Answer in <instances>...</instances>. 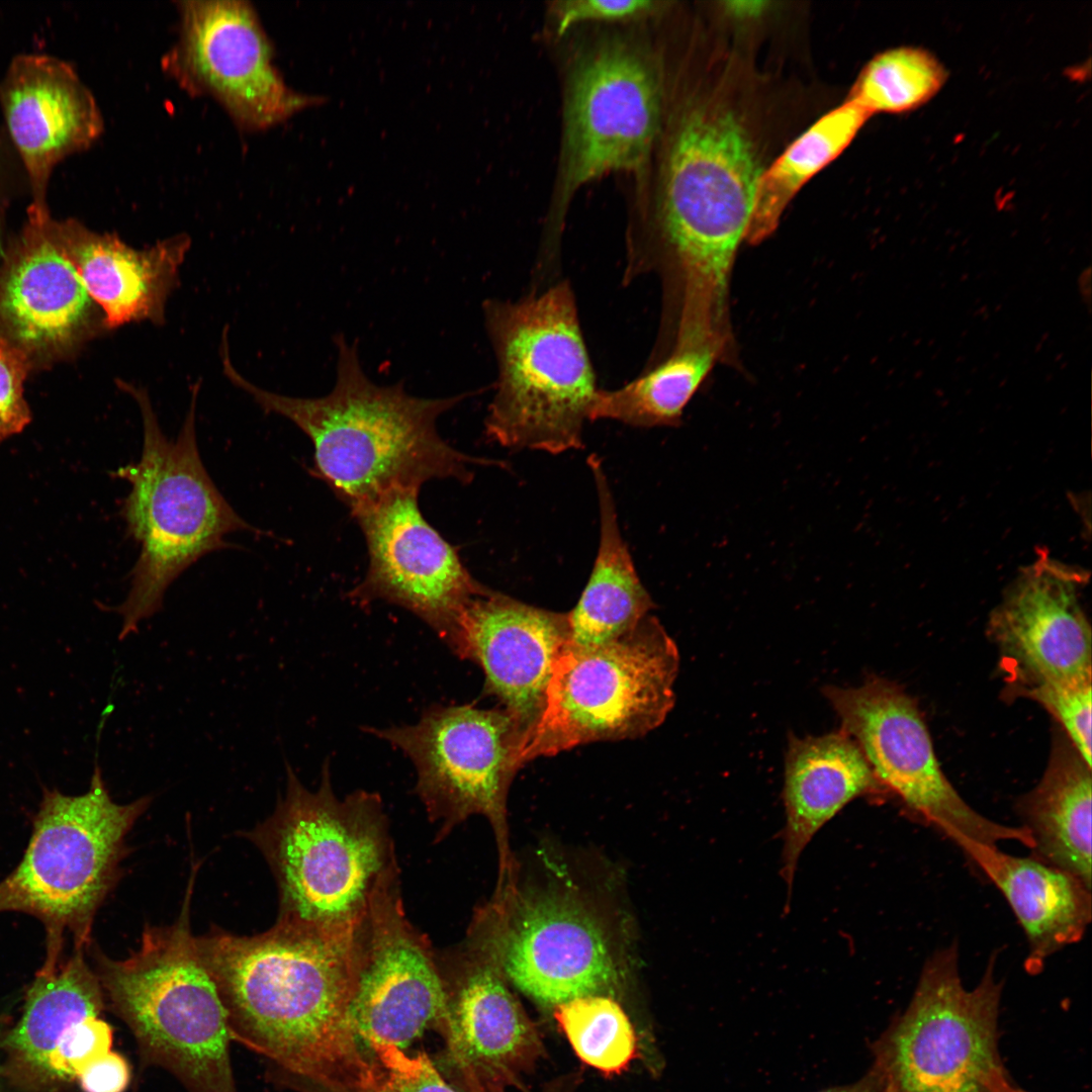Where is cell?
Returning <instances> with one entry per match:
<instances>
[{
	"label": "cell",
	"instance_id": "4316f807",
	"mask_svg": "<svg viewBox=\"0 0 1092 1092\" xmlns=\"http://www.w3.org/2000/svg\"><path fill=\"white\" fill-rule=\"evenodd\" d=\"M1017 811L1033 842L1031 855L1091 888V767L1069 740L1057 737L1041 781Z\"/></svg>",
	"mask_w": 1092,
	"mask_h": 1092
},
{
	"label": "cell",
	"instance_id": "7c38bea8",
	"mask_svg": "<svg viewBox=\"0 0 1092 1092\" xmlns=\"http://www.w3.org/2000/svg\"><path fill=\"white\" fill-rule=\"evenodd\" d=\"M613 938L579 898L555 891L518 897L504 884L477 909L465 940L493 960L509 984L553 1009L578 997H613L622 979Z\"/></svg>",
	"mask_w": 1092,
	"mask_h": 1092
},
{
	"label": "cell",
	"instance_id": "30bf717a",
	"mask_svg": "<svg viewBox=\"0 0 1092 1092\" xmlns=\"http://www.w3.org/2000/svg\"><path fill=\"white\" fill-rule=\"evenodd\" d=\"M678 663L674 641L650 614L612 642L566 646L553 665L541 715L525 738L522 764L653 730L673 707Z\"/></svg>",
	"mask_w": 1092,
	"mask_h": 1092
},
{
	"label": "cell",
	"instance_id": "484cf974",
	"mask_svg": "<svg viewBox=\"0 0 1092 1092\" xmlns=\"http://www.w3.org/2000/svg\"><path fill=\"white\" fill-rule=\"evenodd\" d=\"M596 483L600 512L597 557L581 597L567 613V646L590 648L634 630L654 608L635 569L618 524L616 505L602 460L587 459Z\"/></svg>",
	"mask_w": 1092,
	"mask_h": 1092
},
{
	"label": "cell",
	"instance_id": "d590c367",
	"mask_svg": "<svg viewBox=\"0 0 1092 1092\" xmlns=\"http://www.w3.org/2000/svg\"><path fill=\"white\" fill-rule=\"evenodd\" d=\"M32 369L26 355L0 337V443L22 432L31 421L24 383Z\"/></svg>",
	"mask_w": 1092,
	"mask_h": 1092
},
{
	"label": "cell",
	"instance_id": "ab89813d",
	"mask_svg": "<svg viewBox=\"0 0 1092 1092\" xmlns=\"http://www.w3.org/2000/svg\"><path fill=\"white\" fill-rule=\"evenodd\" d=\"M576 1085L577 1075L571 1074L552 1081L541 1092H574Z\"/></svg>",
	"mask_w": 1092,
	"mask_h": 1092
},
{
	"label": "cell",
	"instance_id": "f546056e",
	"mask_svg": "<svg viewBox=\"0 0 1092 1092\" xmlns=\"http://www.w3.org/2000/svg\"><path fill=\"white\" fill-rule=\"evenodd\" d=\"M719 362L718 354L710 349L673 350L622 387L599 389L589 421L607 419L639 428L678 427L686 405Z\"/></svg>",
	"mask_w": 1092,
	"mask_h": 1092
},
{
	"label": "cell",
	"instance_id": "4dcf8cb0",
	"mask_svg": "<svg viewBox=\"0 0 1092 1092\" xmlns=\"http://www.w3.org/2000/svg\"><path fill=\"white\" fill-rule=\"evenodd\" d=\"M946 71L930 52L915 47L890 49L861 70L846 100L875 113L912 111L933 98Z\"/></svg>",
	"mask_w": 1092,
	"mask_h": 1092
},
{
	"label": "cell",
	"instance_id": "6da1fadb",
	"mask_svg": "<svg viewBox=\"0 0 1092 1092\" xmlns=\"http://www.w3.org/2000/svg\"><path fill=\"white\" fill-rule=\"evenodd\" d=\"M354 932L278 919L254 936L196 938L233 1040L267 1058L299 1092H361L372 1077L352 1026Z\"/></svg>",
	"mask_w": 1092,
	"mask_h": 1092
},
{
	"label": "cell",
	"instance_id": "60d3db41",
	"mask_svg": "<svg viewBox=\"0 0 1092 1092\" xmlns=\"http://www.w3.org/2000/svg\"><path fill=\"white\" fill-rule=\"evenodd\" d=\"M764 2H732L728 7L735 14L751 15L761 11Z\"/></svg>",
	"mask_w": 1092,
	"mask_h": 1092
},
{
	"label": "cell",
	"instance_id": "2e32d148",
	"mask_svg": "<svg viewBox=\"0 0 1092 1092\" xmlns=\"http://www.w3.org/2000/svg\"><path fill=\"white\" fill-rule=\"evenodd\" d=\"M400 881L383 889L354 933L355 986L349 1015L368 1048L401 1050L446 1010L437 951L407 918Z\"/></svg>",
	"mask_w": 1092,
	"mask_h": 1092
},
{
	"label": "cell",
	"instance_id": "9c48e42d",
	"mask_svg": "<svg viewBox=\"0 0 1092 1092\" xmlns=\"http://www.w3.org/2000/svg\"><path fill=\"white\" fill-rule=\"evenodd\" d=\"M980 983L967 989L958 945L923 965L906 1009L874 1044L873 1068L885 1092H1012L998 1050L1002 982L992 956Z\"/></svg>",
	"mask_w": 1092,
	"mask_h": 1092
},
{
	"label": "cell",
	"instance_id": "9a60e30c",
	"mask_svg": "<svg viewBox=\"0 0 1092 1092\" xmlns=\"http://www.w3.org/2000/svg\"><path fill=\"white\" fill-rule=\"evenodd\" d=\"M178 37L164 71L192 96L213 99L245 132L266 130L309 104L274 64V49L248 1H177Z\"/></svg>",
	"mask_w": 1092,
	"mask_h": 1092
},
{
	"label": "cell",
	"instance_id": "e575fe53",
	"mask_svg": "<svg viewBox=\"0 0 1092 1092\" xmlns=\"http://www.w3.org/2000/svg\"><path fill=\"white\" fill-rule=\"evenodd\" d=\"M112 1040L111 1026L99 1016L78 1023L50 1055L46 1085L77 1079L85 1067L111 1051Z\"/></svg>",
	"mask_w": 1092,
	"mask_h": 1092
},
{
	"label": "cell",
	"instance_id": "ffe728a7",
	"mask_svg": "<svg viewBox=\"0 0 1092 1092\" xmlns=\"http://www.w3.org/2000/svg\"><path fill=\"white\" fill-rule=\"evenodd\" d=\"M0 107L30 190L27 212L50 213L47 195L55 167L103 132L97 102L73 66L25 53L12 59L0 80Z\"/></svg>",
	"mask_w": 1092,
	"mask_h": 1092
},
{
	"label": "cell",
	"instance_id": "44dd1931",
	"mask_svg": "<svg viewBox=\"0 0 1092 1092\" xmlns=\"http://www.w3.org/2000/svg\"><path fill=\"white\" fill-rule=\"evenodd\" d=\"M1088 578L1040 550L995 609L991 632L1025 686L1091 682V630L1079 601Z\"/></svg>",
	"mask_w": 1092,
	"mask_h": 1092
},
{
	"label": "cell",
	"instance_id": "cb8c5ba5",
	"mask_svg": "<svg viewBox=\"0 0 1092 1092\" xmlns=\"http://www.w3.org/2000/svg\"><path fill=\"white\" fill-rule=\"evenodd\" d=\"M880 787L861 749L842 729L804 738L790 735L782 869L789 889L800 855L819 829L849 802Z\"/></svg>",
	"mask_w": 1092,
	"mask_h": 1092
},
{
	"label": "cell",
	"instance_id": "7a4b0ae2",
	"mask_svg": "<svg viewBox=\"0 0 1092 1092\" xmlns=\"http://www.w3.org/2000/svg\"><path fill=\"white\" fill-rule=\"evenodd\" d=\"M761 173L746 130L720 105L679 122L648 224L628 236L624 283L655 274L662 313L687 330L730 324L729 285Z\"/></svg>",
	"mask_w": 1092,
	"mask_h": 1092
},
{
	"label": "cell",
	"instance_id": "5bb4252c",
	"mask_svg": "<svg viewBox=\"0 0 1092 1092\" xmlns=\"http://www.w3.org/2000/svg\"><path fill=\"white\" fill-rule=\"evenodd\" d=\"M823 695L880 785L964 852L974 845L998 846L1010 840L1032 848L1026 828L996 823L959 795L939 766L916 704L896 684L872 675L856 688L826 686Z\"/></svg>",
	"mask_w": 1092,
	"mask_h": 1092
},
{
	"label": "cell",
	"instance_id": "74e56055",
	"mask_svg": "<svg viewBox=\"0 0 1092 1092\" xmlns=\"http://www.w3.org/2000/svg\"><path fill=\"white\" fill-rule=\"evenodd\" d=\"M83 1092H123L130 1081L126 1060L110 1051L85 1067L77 1079Z\"/></svg>",
	"mask_w": 1092,
	"mask_h": 1092
},
{
	"label": "cell",
	"instance_id": "ba28073f",
	"mask_svg": "<svg viewBox=\"0 0 1092 1092\" xmlns=\"http://www.w3.org/2000/svg\"><path fill=\"white\" fill-rule=\"evenodd\" d=\"M152 801L147 795L115 803L98 765L84 794H43L25 852L0 882V912L30 914L44 925L39 971L61 964L66 934L76 950L88 946L94 916L118 876L125 836Z\"/></svg>",
	"mask_w": 1092,
	"mask_h": 1092
},
{
	"label": "cell",
	"instance_id": "f35d334b",
	"mask_svg": "<svg viewBox=\"0 0 1092 1092\" xmlns=\"http://www.w3.org/2000/svg\"><path fill=\"white\" fill-rule=\"evenodd\" d=\"M885 1085L880 1074L872 1068L858 1082L821 1092H884Z\"/></svg>",
	"mask_w": 1092,
	"mask_h": 1092
},
{
	"label": "cell",
	"instance_id": "8fae6325",
	"mask_svg": "<svg viewBox=\"0 0 1092 1092\" xmlns=\"http://www.w3.org/2000/svg\"><path fill=\"white\" fill-rule=\"evenodd\" d=\"M660 114L659 79L638 49L612 40L579 57L567 81L558 194L541 261L557 262L566 209L579 187L612 172L645 171Z\"/></svg>",
	"mask_w": 1092,
	"mask_h": 1092
},
{
	"label": "cell",
	"instance_id": "d6a6232c",
	"mask_svg": "<svg viewBox=\"0 0 1092 1092\" xmlns=\"http://www.w3.org/2000/svg\"><path fill=\"white\" fill-rule=\"evenodd\" d=\"M373 1074L361 1092H464L425 1053L410 1055L391 1044H373Z\"/></svg>",
	"mask_w": 1092,
	"mask_h": 1092
},
{
	"label": "cell",
	"instance_id": "603a6c76",
	"mask_svg": "<svg viewBox=\"0 0 1092 1092\" xmlns=\"http://www.w3.org/2000/svg\"><path fill=\"white\" fill-rule=\"evenodd\" d=\"M55 236L100 309L105 330L129 323H164L191 241L187 235L134 249L116 234L97 233L74 218L52 219Z\"/></svg>",
	"mask_w": 1092,
	"mask_h": 1092
},
{
	"label": "cell",
	"instance_id": "4fadbf2b",
	"mask_svg": "<svg viewBox=\"0 0 1092 1092\" xmlns=\"http://www.w3.org/2000/svg\"><path fill=\"white\" fill-rule=\"evenodd\" d=\"M402 751L417 770L416 793L429 820L445 838L468 817L489 821L495 835L502 881L511 871L507 797L523 766L525 731L507 710L471 705H433L413 725L366 728Z\"/></svg>",
	"mask_w": 1092,
	"mask_h": 1092
},
{
	"label": "cell",
	"instance_id": "52a82bcc",
	"mask_svg": "<svg viewBox=\"0 0 1092 1092\" xmlns=\"http://www.w3.org/2000/svg\"><path fill=\"white\" fill-rule=\"evenodd\" d=\"M191 885L174 924L148 925L126 959L96 952V975L145 1063L169 1071L188 1092H238L226 1012L189 927Z\"/></svg>",
	"mask_w": 1092,
	"mask_h": 1092
},
{
	"label": "cell",
	"instance_id": "277c9868",
	"mask_svg": "<svg viewBox=\"0 0 1092 1092\" xmlns=\"http://www.w3.org/2000/svg\"><path fill=\"white\" fill-rule=\"evenodd\" d=\"M286 772L284 796L249 834L275 876L278 919L354 932L376 896L399 880L382 800L363 790L338 798L329 761L316 791L288 764Z\"/></svg>",
	"mask_w": 1092,
	"mask_h": 1092
},
{
	"label": "cell",
	"instance_id": "ee69618b",
	"mask_svg": "<svg viewBox=\"0 0 1092 1092\" xmlns=\"http://www.w3.org/2000/svg\"><path fill=\"white\" fill-rule=\"evenodd\" d=\"M885 1092V1091H884Z\"/></svg>",
	"mask_w": 1092,
	"mask_h": 1092
},
{
	"label": "cell",
	"instance_id": "1f68e13d",
	"mask_svg": "<svg viewBox=\"0 0 1092 1092\" xmlns=\"http://www.w3.org/2000/svg\"><path fill=\"white\" fill-rule=\"evenodd\" d=\"M553 1016L575 1055L606 1076L620 1075L638 1057L635 1029L612 996L574 998L555 1006Z\"/></svg>",
	"mask_w": 1092,
	"mask_h": 1092
},
{
	"label": "cell",
	"instance_id": "7402d4cb",
	"mask_svg": "<svg viewBox=\"0 0 1092 1092\" xmlns=\"http://www.w3.org/2000/svg\"><path fill=\"white\" fill-rule=\"evenodd\" d=\"M568 639L567 613L487 588L467 607L452 652L481 667L484 692L502 702L526 738L541 715L553 665Z\"/></svg>",
	"mask_w": 1092,
	"mask_h": 1092
},
{
	"label": "cell",
	"instance_id": "e0dca14e",
	"mask_svg": "<svg viewBox=\"0 0 1092 1092\" xmlns=\"http://www.w3.org/2000/svg\"><path fill=\"white\" fill-rule=\"evenodd\" d=\"M418 494V489L393 491L352 513L366 540L369 565L348 598L361 604L382 600L408 610L452 650L467 607L487 587L426 521Z\"/></svg>",
	"mask_w": 1092,
	"mask_h": 1092
},
{
	"label": "cell",
	"instance_id": "3957f363",
	"mask_svg": "<svg viewBox=\"0 0 1092 1092\" xmlns=\"http://www.w3.org/2000/svg\"><path fill=\"white\" fill-rule=\"evenodd\" d=\"M336 381L321 397H292L264 390L233 366L229 346L220 347L223 372L266 414L294 423L312 442L313 475L324 480L351 513L389 493L418 489L435 478L468 483L472 465L492 461L465 455L445 442L437 420L466 394L424 398L402 382L378 385L364 372L355 342L334 337Z\"/></svg>",
	"mask_w": 1092,
	"mask_h": 1092
},
{
	"label": "cell",
	"instance_id": "8992f818",
	"mask_svg": "<svg viewBox=\"0 0 1092 1092\" xmlns=\"http://www.w3.org/2000/svg\"><path fill=\"white\" fill-rule=\"evenodd\" d=\"M485 330L497 364L485 433L511 449L552 454L581 448L599 388L566 281L518 299H486Z\"/></svg>",
	"mask_w": 1092,
	"mask_h": 1092
},
{
	"label": "cell",
	"instance_id": "8d00e7d4",
	"mask_svg": "<svg viewBox=\"0 0 1092 1092\" xmlns=\"http://www.w3.org/2000/svg\"><path fill=\"white\" fill-rule=\"evenodd\" d=\"M650 0H563L551 4L556 32L586 21H627L649 16L660 8Z\"/></svg>",
	"mask_w": 1092,
	"mask_h": 1092
},
{
	"label": "cell",
	"instance_id": "836d02e7",
	"mask_svg": "<svg viewBox=\"0 0 1092 1092\" xmlns=\"http://www.w3.org/2000/svg\"><path fill=\"white\" fill-rule=\"evenodd\" d=\"M1061 724L1069 741L1091 767V682H1040L1021 687Z\"/></svg>",
	"mask_w": 1092,
	"mask_h": 1092
},
{
	"label": "cell",
	"instance_id": "b9f144b4",
	"mask_svg": "<svg viewBox=\"0 0 1092 1092\" xmlns=\"http://www.w3.org/2000/svg\"><path fill=\"white\" fill-rule=\"evenodd\" d=\"M2 162H3V158H2V155H1V151H0V235H1V222H2V218H3L4 203H5V193H4V190H5V188H4V186H5L4 185V182H5L4 173L5 172H4V165H3Z\"/></svg>",
	"mask_w": 1092,
	"mask_h": 1092
},
{
	"label": "cell",
	"instance_id": "ac0fdd59",
	"mask_svg": "<svg viewBox=\"0 0 1092 1092\" xmlns=\"http://www.w3.org/2000/svg\"><path fill=\"white\" fill-rule=\"evenodd\" d=\"M437 959L446 992L439 1026L446 1077L464 1092L521 1087L544 1045L498 966L466 940Z\"/></svg>",
	"mask_w": 1092,
	"mask_h": 1092
},
{
	"label": "cell",
	"instance_id": "83f0119b",
	"mask_svg": "<svg viewBox=\"0 0 1092 1092\" xmlns=\"http://www.w3.org/2000/svg\"><path fill=\"white\" fill-rule=\"evenodd\" d=\"M103 995L83 949H75L52 971H39L26 993L20 1020L3 1042L12 1067L28 1080L46 1085L50 1055L78 1023L99 1016Z\"/></svg>",
	"mask_w": 1092,
	"mask_h": 1092
},
{
	"label": "cell",
	"instance_id": "7bdbcfd3",
	"mask_svg": "<svg viewBox=\"0 0 1092 1092\" xmlns=\"http://www.w3.org/2000/svg\"><path fill=\"white\" fill-rule=\"evenodd\" d=\"M1012 1092H1025V1091H1023V1090H1021L1020 1088H1018V1087H1016V1086H1015V1088L1013 1089V1091H1012Z\"/></svg>",
	"mask_w": 1092,
	"mask_h": 1092
},
{
	"label": "cell",
	"instance_id": "5b68a950",
	"mask_svg": "<svg viewBox=\"0 0 1092 1092\" xmlns=\"http://www.w3.org/2000/svg\"><path fill=\"white\" fill-rule=\"evenodd\" d=\"M118 385L139 404L144 432L140 461L113 472L130 484L120 513L127 535L140 545L129 592L112 609L121 617L118 638L123 640L162 610L168 587L193 563L233 547L228 535L260 531L237 514L201 461L195 429L199 383L192 388L187 416L175 439L161 430L144 388L124 381Z\"/></svg>",
	"mask_w": 1092,
	"mask_h": 1092
},
{
	"label": "cell",
	"instance_id": "d4e9b609",
	"mask_svg": "<svg viewBox=\"0 0 1092 1092\" xmlns=\"http://www.w3.org/2000/svg\"><path fill=\"white\" fill-rule=\"evenodd\" d=\"M966 855L998 888L1027 940L1025 969L1078 942L1092 917L1091 888L1081 879L1033 855L1015 856L998 846L975 845Z\"/></svg>",
	"mask_w": 1092,
	"mask_h": 1092
},
{
	"label": "cell",
	"instance_id": "d6986e66",
	"mask_svg": "<svg viewBox=\"0 0 1092 1092\" xmlns=\"http://www.w3.org/2000/svg\"><path fill=\"white\" fill-rule=\"evenodd\" d=\"M52 219L50 213L28 214L0 256V337L23 352L33 369L73 356L105 330Z\"/></svg>",
	"mask_w": 1092,
	"mask_h": 1092
},
{
	"label": "cell",
	"instance_id": "f1b7e54d",
	"mask_svg": "<svg viewBox=\"0 0 1092 1092\" xmlns=\"http://www.w3.org/2000/svg\"><path fill=\"white\" fill-rule=\"evenodd\" d=\"M871 116L846 100L818 119L767 170L761 171L745 242L756 245L767 239L800 188L843 152Z\"/></svg>",
	"mask_w": 1092,
	"mask_h": 1092
}]
</instances>
